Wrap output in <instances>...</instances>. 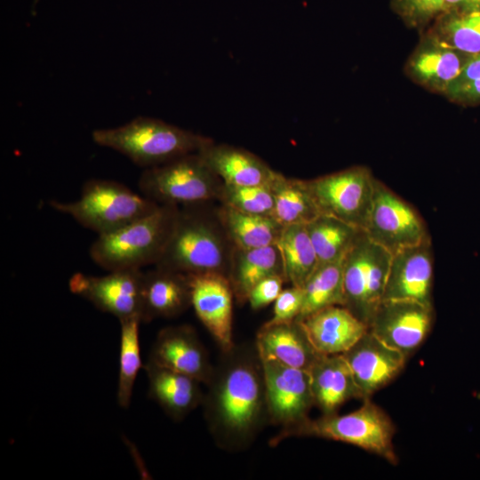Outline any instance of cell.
I'll return each mask as SVG.
<instances>
[{"instance_id": "4dcf8cb0", "label": "cell", "mask_w": 480, "mask_h": 480, "mask_svg": "<svg viewBox=\"0 0 480 480\" xmlns=\"http://www.w3.org/2000/svg\"><path fill=\"white\" fill-rule=\"evenodd\" d=\"M301 319L330 306H344L343 260L320 264L304 285Z\"/></svg>"}, {"instance_id": "4316f807", "label": "cell", "mask_w": 480, "mask_h": 480, "mask_svg": "<svg viewBox=\"0 0 480 480\" xmlns=\"http://www.w3.org/2000/svg\"><path fill=\"white\" fill-rule=\"evenodd\" d=\"M274 195V218L283 227L306 225L321 215L307 180L289 178L276 172L270 181Z\"/></svg>"}, {"instance_id": "8992f818", "label": "cell", "mask_w": 480, "mask_h": 480, "mask_svg": "<svg viewBox=\"0 0 480 480\" xmlns=\"http://www.w3.org/2000/svg\"><path fill=\"white\" fill-rule=\"evenodd\" d=\"M222 186L198 153L145 168L138 181L140 193L160 205L212 203L218 200Z\"/></svg>"}, {"instance_id": "277c9868", "label": "cell", "mask_w": 480, "mask_h": 480, "mask_svg": "<svg viewBox=\"0 0 480 480\" xmlns=\"http://www.w3.org/2000/svg\"><path fill=\"white\" fill-rule=\"evenodd\" d=\"M179 209L162 204L115 231L99 235L89 249L91 259L108 271L156 265L170 240Z\"/></svg>"}, {"instance_id": "8fae6325", "label": "cell", "mask_w": 480, "mask_h": 480, "mask_svg": "<svg viewBox=\"0 0 480 480\" xmlns=\"http://www.w3.org/2000/svg\"><path fill=\"white\" fill-rule=\"evenodd\" d=\"M364 231L370 240L391 254L430 239L426 223L417 210L376 179Z\"/></svg>"}, {"instance_id": "f1b7e54d", "label": "cell", "mask_w": 480, "mask_h": 480, "mask_svg": "<svg viewBox=\"0 0 480 480\" xmlns=\"http://www.w3.org/2000/svg\"><path fill=\"white\" fill-rule=\"evenodd\" d=\"M433 21L428 38L469 55L480 54V8L444 12Z\"/></svg>"}, {"instance_id": "7c38bea8", "label": "cell", "mask_w": 480, "mask_h": 480, "mask_svg": "<svg viewBox=\"0 0 480 480\" xmlns=\"http://www.w3.org/2000/svg\"><path fill=\"white\" fill-rule=\"evenodd\" d=\"M433 311V307L414 300H382L368 324V330L408 357L429 333Z\"/></svg>"}, {"instance_id": "ffe728a7", "label": "cell", "mask_w": 480, "mask_h": 480, "mask_svg": "<svg viewBox=\"0 0 480 480\" xmlns=\"http://www.w3.org/2000/svg\"><path fill=\"white\" fill-rule=\"evenodd\" d=\"M197 153L226 185L267 184L277 172L255 154L225 143L212 140Z\"/></svg>"}, {"instance_id": "d6a6232c", "label": "cell", "mask_w": 480, "mask_h": 480, "mask_svg": "<svg viewBox=\"0 0 480 480\" xmlns=\"http://www.w3.org/2000/svg\"><path fill=\"white\" fill-rule=\"evenodd\" d=\"M217 201L242 212L274 218L275 200L270 182L253 186L223 183Z\"/></svg>"}, {"instance_id": "f35d334b", "label": "cell", "mask_w": 480, "mask_h": 480, "mask_svg": "<svg viewBox=\"0 0 480 480\" xmlns=\"http://www.w3.org/2000/svg\"><path fill=\"white\" fill-rule=\"evenodd\" d=\"M478 8H480V0H443L441 13Z\"/></svg>"}, {"instance_id": "5b68a950", "label": "cell", "mask_w": 480, "mask_h": 480, "mask_svg": "<svg viewBox=\"0 0 480 480\" xmlns=\"http://www.w3.org/2000/svg\"><path fill=\"white\" fill-rule=\"evenodd\" d=\"M49 204L98 236L139 220L160 205L120 182L102 179L87 180L79 198L74 202L52 200Z\"/></svg>"}, {"instance_id": "30bf717a", "label": "cell", "mask_w": 480, "mask_h": 480, "mask_svg": "<svg viewBox=\"0 0 480 480\" xmlns=\"http://www.w3.org/2000/svg\"><path fill=\"white\" fill-rule=\"evenodd\" d=\"M307 181L322 214L364 230L375 183L368 168L352 166Z\"/></svg>"}, {"instance_id": "d4e9b609", "label": "cell", "mask_w": 480, "mask_h": 480, "mask_svg": "<svg viewBox=\"0 0 480 480\" xmlns=\"http://www.w3.org/2000/svg\"><path fill=\"white\" fill-rule=\"evenodd\" d=\"M470 56L428 38L412 57L409 68L412 76L420 83L446 92Z\"/></svg>"}, {"instance_id": "cb8c5ba5", "label": "cell", "mask_w": 480, "mask_h": 480, "mask_svg": "<svg viewBox=\"0 0 480 480\" xmlns=\"http://www.w3.org/2000/svg\"><path fill=\"white\" fill-rule=\"evenodd\" d=\"M273 275L284 276L282 256L276 244L256 249L234 247L228 280L237 303L247 302L252 287Z\"/></svg>"}, {"instance_id": "7402d4cb", "label": "cell", "mask_w": 480, "mask_h": 480, "mask_svg": "<svg viewBox=\"0 0 480 480\" xmlns=\"http://www.w3.org/2000/svg\"><path fill=\"white\" fill-rule=\"evenodd\" d=\"M308 371L315 405L323 414L335 413L350 399H362L342 354L320 355Z\"/></svg>"}, {"instance_id": "e575fe53", "label": "cell", "mask_w": 480, "mask_h": 480, "mask_svg": "<svg viewBox=\"0 0 480 480\" xmlns=\"http://www.w3.org/2000/svg\"><path fill=\"white\" fill-rule=\"evenodd\" d=\"M303 302L302 288L291 285L283 289L274 302L273 316L266 324L287 323L297 319Z\"/></svg>"}, {"instance_id": "6da1fadb", "label": "cell", "mask_w": 480, "mask_h": 480, "mask_svg": "<svg viewBox=\"0 0 480 480\" xmlns=\"http://www.w3.org/2000/svg\"><path fill=\"white\" fill-rule=\"evenodd\" d=\"M223 353L202 404L216 441L234 450L252 442L268 419L265 383L255 345L253 349L234 346Z\"/></svg>"}, {"instance_id": "9a60e30c", "label": "cell", "mask_w": 480, "mask_h": 480, "mask_svg": "<svg viewBox=\"0 0 480 480\" xmlns=\"http://www.w3.org/2000/svg\"><path fill=\"white\" fill-rule=\"evenodd\" d=\"M431 238L392 254L383 300H408L433 307Z\"/></svg>"}, {"instance_id": "d6986e66", "label": "cell", "mask_w": 480, "mask_h": 480, "mask_svg": "<svg viewBox=\"0 0 480 480\" xmlns=\"http://www.w3.org/2000/svg\"><path fill=\"white\" fill-rule=\"evenodd\" d=\"M191 307L188 275L155 267L143 272L141 284V322L158 317H174Z\"/></svg>"}, {"instance_id": "836d02e7", "label": "cell", "mask_w": 480, "mask_h": 480, "mask_svg": "<svg viewBox=\"0 0 480 480\" xmlns=\"http://www.w3.org/2000/svg\"><path fill=\"white\" fill-rule=\"evenodd\" d=\"M443 0H393L396 12L412 24L433 21L440 13Z\"/></svg>"}, {"instance_id": "e0dca14e", "label": "cell", "mask_w": 480, "mask_h": 480, "mask_svg": "<svg viewBox=\"0 0 480 480\" xmlns=\"http://www.w3.org/2000/svg\"><path fill=\"white\" fill-rule=\"evenodd\" d=\"M148 361L206 385L214 372L204 346L188 324L162 329L155 340Z\"/></svg>"}, {"instance_id": "4fadbf2b", "label": "cell", "mask_w": 480, "mask_h": 480, "mask_svg": "<svg viewBox=\"0 0 480 480\" xmlns=\"http://www.w3.org/2000/svg\"><path fill=\"white\" fill-rule=\"evenodd\" d=\"M108 272L100 276L75 273L68 280V288L119 321L132 316L140 318L143 272L140 269Z\"/></svg>"}, {"instance_id": "5bb4252c", "label": "cell", "mask_w": 480, "mask_h": 480, "mask_svg": "<svg viewBox=\"0 0 480 480\" xmlns=\"http://www.w3.org/2000/svg\"><path fill=\"white\" fill-rule=\"evenodd\" d=\"M191 307L223 352L234 348V292L228 278L220 274L188 275Z\"/></svg>"}, {"instance_id": "f546056e", "label": "cell", "mask_w": 480, "mask_h": 480, "mask_svg": "<svg viewBox=\"0 0 480 480\" xmlns=\"http://www.w3.org/2000/svg\"><path fill=\"white\" fill-rule=\"evenodd\" d=\"M306 228L319 265L344 259L364 230L335 217L321 214Z\"/></svg>"}, {"instance_id": "ba28073f", "label": "cell", "mask_w": 480, "mask_h": 480, "mask_svg": "<svg viewBox=\"0 0 480 480\" xmlns=\"http://www.w3.org/2000/svg\"><path fill=\"white\" fill-rule=\"evenodd\" d=\"M391 257L364 231L343 259L344 307L367 325L383 300Z\"/></svg>"}, {"instance_id": "1f68e13d", "label": "cell", "mask_w": 480, "mask_h": 480, "mask_svg": "<svg viewBox=\"0 0 480 480\" xmlns=\"http://www.w3.org/2000/svg\"><path fill=\"white\" fill-rule=\"evenodd\" d=\"M120 322L119 372L116 398L123 408L129 407L138 372L142 367L139 316L123 319Z\"/></svg>"}, {"instance_id": "83f0119b", "label": "cell", "mask_w": 480, "mask_h": 480, "mask_svg": "<svg viewBox=\"0 0 480 480\" xmlns=\"http://www.w3.org/2000/svg\"><path fill=\"white\" fill-rule=\"evenodd\" d=\"M276 245L282 256L286 283L301 288L319 266L306 225L284 227Z\"/></svg>"}, {"instance_id": "d590c367", "label": "cell", "mask_w": 480, "mask_h": 480, "mask_svg": "<svg viewBox=\"0 0 480 480\" xmlns=\"http://www.w3.org/2000/svg\"><path fill=\"white\" fill-rule=\"evenodd\" d=\"M284 283H286V281L282 275H273L262 279L251 290L247 298V302L254 310L262 308L270 303L275 302L283 291Z\"/></svg>"}, {"instance_id": "74e56055", "label": "cell", "mask_w": 480, "mask_h": 480, "mask_svg": "<svg viewBox=\"0 0 480 480\" xmlns=\"http://www.w3.org/2000/svg\"><path fill=\"white\" fill-rule=\"evenodd\" d=\"M449 97L461 101H476L480 100V78L466 84L448 94Z\"/></svg>"}, {"instance_id": "484cf974", "label": "cell", "mask_w": 480, "mask_h": 480, "mask_svg": "<svg viewBox=\"0 0 480 480\" xmlns=\"http://www.w3.org/2000/svg\"><path fill=\"white\" fill-rule=\"evenodd\" d=\"M216 213L236 248L256 249L276 244L284 228L273 217L242 212L220 204Z\"/></svg>"}, {"instance_id": "8d00e7d4", "label": "cell", "mask_w": 480, "mask_h": 480, "mask_svg": "<svg viewBox=\"0 0 480 480\" xmlns=\"http://www.w3.org/2000/svg\"><path fill=\"white\" fill-rule=\"evenodd\" d=\"M480 78V54L471 55L465 63L459 76L452 81L446 94Z\"/></svg>"}, {"instance_id": "9c48e42d", "label": "cell", "mask_w": 480, "mask_h": 480, "mask_svg": "<svg viewBox=\"0 0 480 480\" xmlns=\"http://www.w3.org/2000/svg\"><path fill=\"white\" fill-rule=\"evenodd\" d=\"M268 420L283 428L276 441L295 435L315 405L308 371L260 358Z\"/></svg>"}, {"instance_id": "44dd1931", "label": "cell", "mask_w": 480, "mask_h": 480, "mask_svg": "<svg viewBox=\"0 0 480 480\" xmlns=\"http://www.w3.org/2000/svg\"><path fill=\"white\" fill-rule=\"evenodd\" d=\"M255 346L260 358L274 359L307 371L320 356L299 319L273 324L265 323L257 333Z\"/></svg>"}, {"instance_id": "ac0fdd59", "label": "cell", "mask_w": 480, "mask_h": 480, "mask_svg": "<svg viewBox=\"0 0 480 480\" xmlns=\"http://www.w3.org/2000/svg\"><path fill=\"white\" fill-rule=\"evenodd\" d=\"M320 355H339L348 350L368 325L341 305L326 307L299 319Z\"/></svg>"}, {"instance_id": "603a6c76", "label": "cell", "mask_w": 480, "mask_h": 480, "mask_svg": "<svg viewBox=\"0 0 480 480\" xmlns=\"http://www.w3.org/2000/svg\"><path fill=\"white\" fill-rule=\"evenodd\" d=\"M148 395L173 420H180L203 403L201 382L148 361Z\"/></svg>"}, {"instance_id": "3957f363", "label": "cell", "mask_w": 480, "mask_h": 480, "mask_svg": "<svg viewBox=\"0 0 480 480\" xmlns=\"http://www.w3.org/2000/svg\"><path fill=\"white\" fill-rule=\"evenodd\" d=\"M92 138L137 165L148 168L197 153L212 140L163 120L138 116L114 128L96 129Z\"/></svg>"}, {"instance_id": "2e32d148", "label": "cell", "mask_w": 480, "mask_h": 480, "mask_svg": "<svg viewBox=\"0 0 480 480\" xmlns=\"http://www.w3.org/2000/svg\"><path fill=\"white\" fill-rule=\"evenodd\" d=\"M352 372L362 399H370L403 371L406 356L391 348L369 330L342 354Z\"/></svg>"}, {"instance_id": "7a4b0ae2", "label": "cell", "mask_w": 480, "mask_h": 480, "mask_svg": "<svg viewBox=\"0 0 480 480\" xmlns=\"http://www.w3.org/2000/svg\"><path fill=\"white\" fill-rule=\"evenodd\" d=\"M210 203L180 207L167 246L155 267L187 275L215 273L228 278L234 249Z\"/></svg>"}, {"instance_id": "52a82bcc", "label": "cell", "mask_w": 480, "mask_h": 480, "mask_svg": "<svg viewBox=\"0 0 480 480\" xmlns=\"http://www.w3.org/2000/svg\"><path fill=\"white\" fill-rule=\"evenodd\" d=\"M395 426L389 416L370 399L348 414H323L308 420L295 436H312L356 445L397 464L393 445Z\"/></svg>"}]
</instances>
